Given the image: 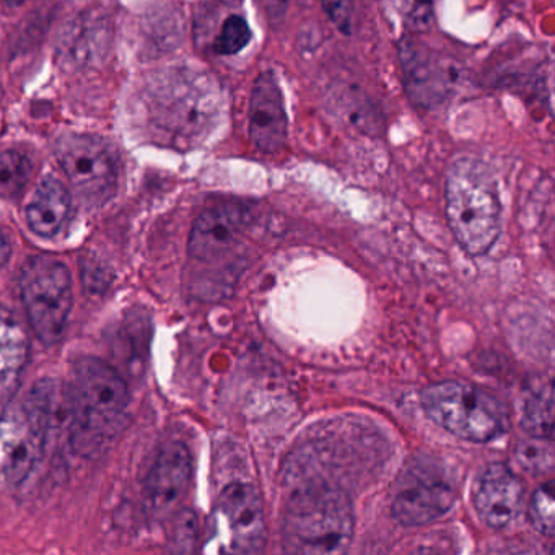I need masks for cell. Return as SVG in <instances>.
Wrapping results in <instances>:
<instances>
[{"instance_id": "6da1fadb", "label": "cell", "mask_w": 555, "mask_h": 555, "mask_svg": "<svg viewBox=\"0 0 555 555\" xmlns=\"http://www.w3.org/2000/svg\"><path fill=\"white\" fill-rule=\"evenodd\" d=\"M142 109L155 141L186 151L206 141L219 126L222 90L209 74L180 67L160 74L147 87Z\"/></svg>"}, {"instance_id": "7a4b0ae2", "label": "cell", "mask_w": 555, "mask_h": 555, "mask_svg": "<svg viewBox=\"0 0 555 555\" xmlns=\"http://www.w3.org/2000/svg\"><path fill=\"white\" fill-rule=\"evenodd\" d=\"M73 427L69 440L82 456L103 453L125 425L129 389L118 370L96 357L74 365L69 383Z\"/></svg>"}, {"instance_id": "3957f363", "label": "cell", "mask_w": 555, "mask_h": 555, "mask_svg": "<svg viewBox=\"0 0 555 555\" xmlns=\"http://www.w3.org/2000/svg\"><path fill=\"white\" fill-rule=\"evenodd\" d=\"M353 535V512L343 490L314 486L298 490L284 513L282 541L297 554L346 552Z\"/></svg>"}, {"instance_id": "277c9868", "label": "cell", "mask_w": 555, "mask_h": 555, "mask_svg": "<svg viewBox=\"0 0 555 555\" xmlns=\"http://www.w3.org/2000/svg\"><path fill=\"white\" fill-rule=\"evenodd\" d=\"M447 216L454 236L469 255H486L499 238V194L479 162L461 158L450 168Z\"/></svg>"}, {"instance_id": "5b68a950", "label": "cell", "mask_w": 555, "mask_h": 555, "mask_svg": "<svg viewBox=\"0 0 555 555\" xmlns=\"http://www.w3.org/2000/svg\"><path fill=\"white\" fill-rule=\"evenodd\" d=\"M425 414L463 440L486 443L508 430L505 405L470 383L441 382L422 392Z\"/></svg>"}, {"instance_id": "8992f818", "label": "cell", "mask_w": 555, "mask_h": 555, "mask_svg": "<svg viewBox=\"0 0 555 555\" xmlns=\"http://www.w3.org/2000/svg\"><path fill=\"white\" fill-rule=\"evenodd\" d=\"M21 294L28 323L44 346H56L67 330L74 305L73 275L53 256H34L21 274Z\"/></svg>"}, {"instance_id": "52a82bcc", "label": "cell", "mask_w": 555, "mask_h": 555, "mask_svg": "<svg viewBox=\"0 0 555 555\" xmlns=\"http://www.w3.org/2000/svg\"><path fill=\"white\" fill-rule=\"evenodd\" d=\"M56 157L77 196L90 207L103 206L118 190V162L109 145L95 135L61 139Z\"/></svg>"}, {"instance_id": "ba28073f", "label": "cell", "mask_w": 555, "mask_h": 555, "mask_svg": "<svg viewBox=\"0 0 555 555\" xmlns=\"http://www.w3.org/2000/svg\"><path fill=\"white\" fill-rule=\"evenodd\" d=\"M47 437L28 405H11L0 415V483L18 486L37 466Z\"/></svg>"}, {"instance_id": "9c48e42d", "label": "cell", "mask_w": 555, "mask_h": 555, "mask_svg": "<svg viewBox=\"0 0 555 555\" xmlns=\"http://www.w3.org/2000/svg\"><path fill=\"white\" fill-rule=\"evenodd\" d=\"M193 460L181 441H170L162 448L145 477L144 495L149 512L165 518L177 512L190 490Z\"/></svg>"}, {"instance_id": "30bf717a", "label": "cell", "mask_w": 555, "mask_h": 555, "mask_svg": "<svg viewBox=\"0 0 555 555\" xmlns=\"http://www.w3.org/2000/svg\"><path fill=\"white\" fill-rule=\"evenodd\" d=\"M401 64L409 96L415 105L435 108L450 96L456 82V73L450 61L414 40H404L401 44Z\"/></svg>"}, {"instance_id": "8fae6325", "label": "cell", "mask_w": 555, "mask_h": 555, "mask_svg": "<svg viewBox=\"0 0 555 555\" xmlns=\"http://www.w3.org/2000/svg\"><path fill=\"white\" fill-rule=\"evenodd\" d=\"M219 509L229 525L236 552L255 554L266 544V521L258 490L246 482H233L220 493Z\"/></svg>"}, {"instance_id": "7c38bea8", "label": "cell", "mask_w": 555, "mask_h": 555, "mask_svg": "<svg viewBox=\"0 0 555 555\" xmlns=\"http://www.w3.org/2000/svg\"><path fill=\"white\" fill-rule=\"evenodd\" d=\"M287 115L284 96L274 74L255 80L249 99V139L262 154H274L287 142Z\"/></svg>"}, {"instance_id": "4fadbf2b", "label": "cell", "mask_w": 555, "mask_h": 555, "mask_svg": "<svg viewBox=\"0 0 555 555\" xmlns=\"http://www.w3.org/2000/svg\"><path fill=\"white\" fill-rule=\"evenodd\" d=\"M246 214L235 204L207 209L197 217L190 235V256L196 261L217 262L232 251L245 229Z\"/></svg>"}, {"instance_id": "5bb4252c", "label": "cell", "mask_w": 555, "mask_h": 555, "mask_svg": "<svg viewBox=\"0 0 555 555\" xmlns=\"http://www.w3.org/2000/svg\"><path fill=\"white\" fill-rule=\"evenodd\" d=\"M522 482L506 464L493 463L483 470L474 490V505L480 519L503 529L515 519L522 500Z\"/></svg>"}, {"instance_id": "9a60e30c", "label": "cell", "mask_w": 555, "mask_h": 555, "mask_svg": "<svg viewBox=\"0 0 555 555\" xmlns=\"http://www.w3.org/2000/svg\"><path fill=\"white\" fill-rule=\"evenodd\" d=\"M454 503V489L437 477H415L396 495L392 516L402 526H424L441 518Z\"/></svg>"}, {"instance_id": "2e32d148", "label": "cell", "mask_w": 555, "mask_h": 555, "mask_svg": "<svg viewBox=\"0 0 555 555\" xmlns=\"http://www.w3.org/2000/svg\"><path fill=\"white\" fill-rule=\"evenodd\" d=\"M70 209L73 199L67 188L56 178H44L27 207L28 227L35 235L54 238L66 227Z\"/></svg>"}, {"instance_id": "e0dca14e", "label": "cell", "mask_w": 555, "mask_h": 555, "mask_svg": "<svg viewBox=\"0 0 555 555\" xmlns=\"http://www.w3.org/2000/svg\"><path fill=\"white\" fill-rule=\"evenodd\" d=\"M28 337L24 326L0 311V389L17 382L28 362Z\"/></svg>"}, {"instance_id": "ac0fdd59", "label": "cell", "mask_w": 555, "mask_h": 555, "mask_svg": "<svg viewBox=\"0 0 555 555\" xmlns=\"http://www.w3.org/2000/svg\"><path fill=\"white\" fill-rule=\"evenodd\" d=\"M522 428L531 437L552 440L554 437V388L552 383L538 386L529 392L522 408Z\"/></svg>"}, {"instance_id": "d6986e66", "label": "cell", "mask_w": 555, "mask_h": 555, "mask_svg": "<svg viewBox=\"0 0 555 555\" xmlns=\"http://www.w3.org/2000/svg\"><path fill=\"white\" fill-rule=\"evenodd\" d=\"M31 177V164L21 152L0 154V199H17Z\"/></svg>"}, {"instance_id": "ffe728a7", "label": "cell", "mask_w": 555, "mask_h": 555, "mask_svg": "<svg viewBox=\"0 0 555 555\" xmlns=\"http://www.w3.org/2000/svg\"><path fill=\"white\" fill-rule=\"evenodd\" d=\"M515 456L526 473L547 474L554 469V448L552 440L545 438H526L519 441L515 448Z\"/></svg>"}, {"instance_id": "44dd1931", "label": "cell", "mask_w": 555, "mask_h": 555, "mask_svg": "<svg viewBox=\"0 0 555 555\" xmlns=\"http://www.w3.org/2000/svg\"><path fill=\"white\" fill-rule=\"evenodd\" d=\"M249 40H251V30H249V25L246 24L245 18L240 17V15H230L223 22L222 30L217 37L214 50L220 56H233V54H238L243 48L248 47Z\"/></svg>"}, {"instance_id": "7402d4cb", "label": "cell", "mask_w": 555, "mask_h": 555, "mask_svg": "<svg viewBox=\"0 0 555 555\" xmlns=\"http://www.w3.org/2000/svg\"><path fill=\"white\" fill-rule=\"evenodd\" d=\"M529 519H531V525L534 526L541 534H554V483L547 482L545 486L539 487V489L532 493L531 506H529Z\"/></svg>"}, {"instance_id": "603a6c76", "label": "cell", "mask_w": 555, "mask_h": 555, "mask_svg": "<svg viewBox=\"0 0 555 555\" xmlns=\"http://www.w3.org/2000/svg\"><path fill=\"white\" fill-rule=\"evenodd\" d=\"M399 14L412 25V27H427L434 14V0H395Z\"/></svg>"}, {"instance_id": "cb8c5ba5", "label": "cell", "mask_w": 555, "mask_h": 555, "mask_svg": "<svg viewBox=\"0 0 555 555\" xmlns=\"http://www.w3.org/2000/svg\"><path fill=\"white\" fill-rule=\"evenodd\" d=\"M324 14L331 24L344 35L352 34L353 2L352 0H323Z\"/></svg>"}, {"instance_id": "d4e9b609", "label": "cell", "mask_w": 555, "mask_h": 555, "mask_svg": "<svg viewBox=\"0 0 555 555\" xmlns=\"http://www.w3.org/2000/svg\"><path fill=\"white\" fill-rule=\"evenodd\" d=\"M12 248L9 245L8 240L4 238V235L0 233V269L4 268L8 264L9 259H11Z\"/></svg>"}, {"instance_id": "484cf974", "label": "cell", "mask_w": 555, "mask_h": 555, "mask_svg": "<svg viewBox=\"0 0 555 555\" xmlns=\"http://www.w3.org/2000/svg\"><path fill=\"white\" fill-rule=\"evenodd\" d=\"M9 5H22L24 4L25 0H5Z\"/></svg>"}]
</instances>
